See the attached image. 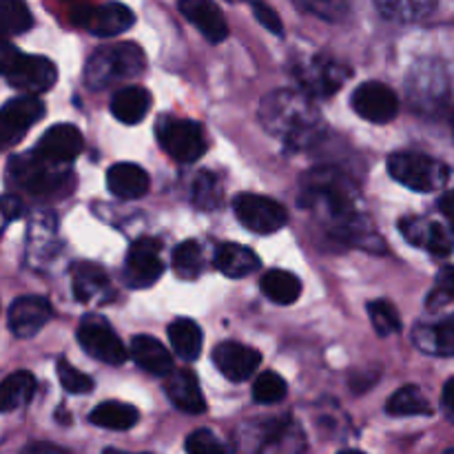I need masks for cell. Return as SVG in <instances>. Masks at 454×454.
Wrapping results in <instances>:
<instances>
[{"label":"cell","mask_w":454,"mask_h":454,"mask_svg":"<svg viewBox=\"0 0 454 454\" xmlns=\"http://www.w3.org/2000/svg\"><path fill=\"white\" fill-rule=\"evenodd\" d=\"M439 211L454 226V191H448V193L442 195V200H439Z\"/></svg>","instance_id":"45"},{"label":"cell","mask_w":454,"mask_h":454,"mask_svg":"<svg viewBox=\"0 0 454 454\" xmlns=\"http://www.w3.org/2000/svg\"><path fill=\"white\" fill-rule=\"evenodd\" d=\"M186 452L191 454H222L226 452V446L220 442V439L215 437V434L211 433V430L207 428H200L195 430V433H191L189 437H186V443H184Z\"/></svg>","instance_id":"40"},{"label":"cell","mask_w":454,"mask_h":454,"mask_svg":"<svg viewBox=\"0 0 454 454\" xmlns=\"http://www.w3.org/2000/svg\"><path fill=\"white\" fill-rule=\"evenodd\" d=\"M162 244L153 238H140L131 244L124 262V282L131 288H149L162 278Z\"/></svg>","instance_id":"10"},{"label":"cell","mask_w":454,"mask_h":454,"mask_svg":"<svg viewBox=\"0 0 454 454\" xmlns=\"http://www.w3.org/2000/svg\"><path fill=\"white\" fill-rule=\"evenodd\" d=\"M388 171L393 180L417 193H433L443 189L450 180V168L426 153L399 151L388 158Z\"/></svg>","instance_id":"4"},{"label":"cell","mask_w":454,"mask_h":454,"mask_svg":"<svg viewBox=\"0 0 454 454\" xmlns=\"http://www.w3.org/2000/svg\"><path fill=\"white\" fill-rule=\"evenodd\" d=\"M251 9H253V16H255V20L260 22L264 29H269L270 34L275 35H282L284 34V22L282 18L278 16V12H275L270 4H266L264 0H253L251 3Z\"/></svg>","instance_id":"41"},{"label":"cell","mask_w":454,"mask_h":454,"mask_svg":"<svg viewBox=\"0 0 454 454\" xmlns=\"http://www.w3.org/2000/svg\"><path fill=\"white\" fill-rule=\"evenodd\" d=\"M44 105L34 93H22L7 105L0 106V151L13 149L25 137V133L40 122Z\"/></svg>","instance_id":"9"},{"label":"cell","mask_w":454,"mask_h":454,"mask_svg":"<svg viewBox=\"0 0 454 454\" xmlns=\"http://www.w3.org/2000/svg\"><path fill=\"white\" fill-rule=\"evenodd\" d=\"M106 186L111 193L120 200H137L146 195L149 191L151 180L146 171L137 164L131 162H120L106 171Z\"/></svg>","instance_id":"22"},{"label":"cell","mask_w":454,"mask_h":454,"mask_svg":"<svg viewBox=\"0 0 454 454\" xmlns=\"http://www.w3.org/2000/svg\"><path fill=\"white\" fill-rule=\"evenodd\" d=\"M355 114L368 122L384 124L390 122L399 114V98L390 87L381 82H364L353 93Z\"/></svg>","instance_id":"13"},{"label":"cell","mask_w":454,"mask_h":454,"mask_svg":"<svg viewBox=\"0 0 454 454\" xmlns=\"http://www.w3.org/2000/svg\"><path fill=\"white\" fill-rule=\"evenodd\" d=\"M450 301H454V266H443L439 270L434 288L428 295V309H443Z\"/></svg>","instance_id":"39"},{"label":"cell","mask_w":454,"mask_h":454,"mask_svg":"<svg viewBox=\"0 0 454 454\" xmlns=\"http://www.w3.org/2000/svg\"><path fill=\"white\" fill-rule=\"evenodd\" d=\"M34 25L29 7L25 0H0V38H13Z\"/></svg>","instance_id":"30"},{"label":"cell","mask_w":454,"mask_h":454,"mask_svg":"<svg viewBox=\"0 0 454 454\" xmlns=\"http://www.w3.org/2000/svg\"><path fill=\"white\" fill-rule=\"evenodd\" d=\"M452 131H454V115H452Z\"/></svg>","instance_id":"48"},{"label":"cell","mask_w":454,"mask_h":454,"mask_svg":"<svg viewBox=\"0 0 454 454\" xmlns=\"http://www.w3.org/2000/svg\"><path fill=\"white\" fill-rule=\"evenodd\" d=\"M260 120L269 133L291 149L313 146L324 133V120L309 93L278 89L260 105Z\"/></svg>","instance_id":"1"},{"label":"cell","mask_w":454,"mask_h":454,"mask_svg":"<svg viewBox=\"0 0 454 454\" xmlns=\"http://www.w3.org/2000/svg\"><path fill=\"white\" fill-rule=\"evenodd\" d=\"M260 286L264 295L279 306L295 304L301 295V279L295 273H291V270H269L262 278Z\"/></svg>","instance_id":"27"},{"label":"cell","mask_w":454,"mask_h":454,"mask_svg":"<svg viewBox=\"0 0 454 454\" xmlns=\"http://www.w3.org/2000/svg\"><path fill=\"white\" fill-rule=\"evenodd\" d=\"M140 419L136 406L122 402H105L91 412V424L105 430H131Z\"/></svg>","instance_id":"29"},{"label":"cell","mask_w":454,"mask_h":454,"mask_svg":"<svg viewBox=\"0 0 454 454\" xmlns=\"http://www.w3.org/2000/svg\"><path fill=\"white\" fill-rule=\"evenodd\" d=\"M368 315H371L372 328H375L381 337L395 335V333L402 331V319H399L397 309H395L388 300L371 301V304H368Z\"/></svg>","instance_id":"35"},{"label":"cell","mask_w":454,"mask_h":454,"mask_svg":"<svg viewBox=\"0 0 454 454\" xmlns=\"http://www.w3.org/2000/svg\"><path fill=\"white\" fill-rule=\"evenodd\" d=\"M168 380L164 384L167 397L177 411L186 412V415H202L207 411V402H204L202 388L198 384V377L191 371H177L168 372Z\"/></svg>","instance_id":"19"},{"label":"cell","mask_w":454,"mask_h":454,"mask_svg":"<svg viewBox=\"0 0 454 454\" xmlns=\"http://www.w3.org/2000/svg\"><path fill=\"white\" fill-rule=\"evenodd\" d=\"M78 341L84 353H89L98 362L109 364V366H122L129 357L122 340L115 335L111 324L100 315H87L80 322Z\"/></svg>","instance_id":"8"},{"label":"cell","mask_w":454,"mask_h":454,"mask_svg":"<svg viewBox=\"0 0 454 454\" xmlns=\"http://www.w3.org/2000/svg\"><path fill=\"white\" fill-rule=\"evenodd\" d=\"M58 377H60V384L67 393L71 395H84L93 390V380L84 372H80L78 368L71 366L69 362L60 359L58 362Z\"/></svg>","instance_id":"38"},{"label":"cell","mask_w":454,"mask_h":454,"mask_svg":"<svg viewBox=\"0 0 454 454\" xmlns=\"http://www.w3.org/2000/svg\"><path fill=\"white\" fill-rule=\"evenodd\" d=\"M180 12L208 43H222L229 35V22L213 0H180Z\"/></svg>","instance_id":"18"},{"label":"cell","mask_w":454,"mask_h":454,"mask_svg":"<svg viewBox=\"0 0 454 454\" xmlns=\"http://www.w3.org/2000/svg\"><path fill=\"white\" fill-rule=\"evenodd\" d=\"M213 262H215V269L231 279L248 278V275L257 273L262 269V260L257 257L255 251L233 242L217 247Z\"/></svg>","instance_id":"21"},{"label":"cell","mask_w":454,"mask_h":454,"mask_svg":"<svg viewBox=\"0 0 454 454\" xmlns=\"http://www.w3.org/2000/svg\"><path fill=\"white\" fill-rule=\"evenodd\" d=\"M51 319V304L44 297L38 295H22L13 300L9 306L7 324L9 331L20 340H29V337L38 335L40 328Z\"/></svg>","instance_id":"15"},{"label":"cell","mask_w":454,"mask_h":454,"mask_svg":"<svg viewBox=\"0 0 454 454\" xmlns=\"http://www.w3.org/2000/svg\"><path fill=\"white\" fill-rule=\"evenodd\" d=\"M35 393V377L27 371L12 372L0 381V412H13L31 402Z\"/></svg>","instance_id":"26"},{"label":"cell","mask_w":454,"mask_h":454,"mask_svg":"<svg viewBox=\"0 0 454 454\" xmlns=\"http://www.w3.org/2000/svg\"><path fill=\"white\" fill-rule=\"evenodd\" d=\"M131 353L133 362L142 368L145 372L155 377H167L173 371V357L158 340L149 335H137L131 340Z\"/></svg>","instance_id":"23"},{"label":"cell","mask_w":454,"mask_h":454,"mask_svg":"<svg viewBox=\"0 0 454 454\" xmlns=\"http://www.w3.org/2000/svg\"><path fill=\"white\" fill-rule=\"evenodd\" d=\"M412 340L424 353L454 357V315L433 324V326H417Z\"/></svg>","instance_id":"25"},{"label":"cell","mask_w":454,"mask_h":454,"mask_svg":"<svg viewBox=\"0 0 454 454\" xmlns=\"http://www.w3.org/2000/svg\"><path fill=\"white\" fill-rule=\"evenodd\" d=\"M193 202L200 208L208 211V208H217L224 198V191H222V180L211 171H204L195 177L193 182V193H191Z\"/></svg>","instance_id":"34"},{"label":"cell","mask_w":454,"mask_h":454,"mask_svg":"<svg viewBox=\"0 0 454 454\" xmlns=\"http://www.w3.org/2000/svg\"><path fill=\"white\" fill-rule=\"evenodd\" d=\"M151 93L145 87H124L111 98V114L122 124H137L151 111Z\"/></svg>","instance_id":"24"},{"label":"cell","mask_w":454,"mask_h":454,"mask_svg":"<svg viewBox=\"0 0 454 454\" xmlns=\"http://www.w3.org/2000/svg\"><path fill=\"white\" fill-rule=\"evenodd\" d=\"M82 146L84 140L78 127H74V124H56V127L44 131V136L35 145L34 153L38 158L47 160V162L58 164V167H67L82 153Z\"/></svg>","instance_id":"14"},{"label":"cell","mask_w":454,"mask_h":454,"mask_svg":"<svg viewBox=\"0 0 454 454\" xmlns=\"http://www.w3.org/2000/svg\"><path fill=\"white\" fill-rule=\"evenodd\" d=\"M13 89L22 93H38L49 91L58 80V69L49 58L44 56H29V53H20L9 74L4 75Z\"/></svg>","instance_id":"12"},{"label":"cell","mask_w":454,"mask_h":454,"mask_svg":"<svg viewBox=\"0 0 454 454\" xmlns=\"http://www.w3.org/2000/svg\"><path fill=\"white\" fill-rule=\"evenodd\" d=\"M353 69L331 56H313L295 67L300 89L310 98H328L344 87Z\"/></svg>","instance_id":"6"},{"label":"cell","mask_w":454,"mask_h":454,"mask_svg":"<svg viewBox=\"0 0 454 454\" xmlns=\"http://www.w3.org/2000/svg\"><path fill=\"white\" fill-rule=\"evenodd\" d=\"M386 411L395 417H415V415H433L428 397L421 393L417 386H403L390 397Z\"/></svg>","instance_id":"31"},{"label":"cell","mask_w":454,"mask_h":454,"mask_svg":"<svg viewBox=\"0 0 454 454\" xmlns=\"http://www.w3.org/2000/svg\"><path fill=\"white\" fill-rule=\"evenodd\" d=\"M27 450H31V452H35V450H47V452H62L60 448L47 446V443H44V446H29V448H27Z\"/></svg>","instance_id":"46"},{"label":"cell","mask_w":454,"mask_h":454,"mask_svg":"<svg viewBox=\"0 0 454 454\" xmlns=\"http://www.w3.org/2000/svg\"><path fill=\"white\" fill-rule=\"evenodd\" d=\"M286 381L278 372H262L255 380V384H253V399L257 403H279L286 397Z\"/></svg>","instance_id":"36"},{"label":"cell","mask_w":454,"mask_h":454,"mask_svg":"<svg viewBox=\"0 0 454 454\" xmlns=\"http://www.w3.org/2000/svg\"><path fill=\"white\" fill-rule=\"evenodd\" d=\"M168 341H171L173 350L184 362H195L202 353V331L193 319L180 317L168 326Z\"/></svg>","instance_id":"28"},{"label":"cell","mask_w":454,"mask_h":454,"mask_svg":"<svg viewBox=\"0 0 454 454\" xmlns=\"http://www.w3.org/2000/svg\"><path fill=\"white\" fill-rule=\"evenodd\" d=\"M25 204L18 195H0V235L9 229V224L22 217Z\"/></svg>","instance_id":"42"},{"label":"cell","mask_w":454,"mask_h":454,"mask_svg":"<svg viewBox=\"0 0 454 454\" xmlns=\"http://www.w3.org/2000/svg\"><path fill=\"white\" fill-rule=\"evenodd\" d=\"M235 217L257 235H270L284 229L288 222V213L278 200L257 193H239L233 200Z\"/></svg>","instance_id":"7"},{"label":"cell","mask_w":454,"mask_h":454,"mask_svg":"<svg viewBox=\"0 0 454 454\" xmlns=\"http://www.w3.org/2000/svg\"><path fill=\"white\" fill-rule=\"evenodd\" d=\"M442 403H443V411H446L448 419H450L454 424V377H452V380H448L446 386H443Z\"/></svg>","instance_id":"44"},{"label":"cell","mask_w":454,"mask_h":454,"mask_svg":"<svg viewBox=\"0 0 454 454\" xmlns=\"http://www.w3.org/2000/svg\"><path fill=\"white\" fill-rule=\"evenodd\" d=\"M7 177L12 184L31 195H56L67 191L71 173L65 171V167L47 162L29 151V153L13 155L9 160Z\"/></svg>","instance_id":"3"},{"label":"cell","mask_w":454,"mask_h":454,"mask_svg":"<svg viewBox=\"0 0 454 454\" xmlns=\"http://www.w3.org/2000/svg\"><path fill=\"white\" fill-rule=\"evenodd\" d=\"M74 295L80 304H102L111 295L109 275L98 264H75L71 270Z\"/></svg>","instance_id":"20"},{"label":"cell","mask_w":454,"mask_h":454,"mask_svg":"<svg viewBox=\"0 0 454 454\" xmlns=\"http://www.w3.org/2000/svg\"><path fill=\"white\" fill-rule=\"evenodd\" d=\"M155 136H158L160 146L177 162H195L207 151V133L202 124L195 120L162 115L155 124Z\"/></svg>","instance_id":"5"},{"label":"cell","mask_w":454,"mask_h":454,"mask_svg":"<svg viewBox=\"0 0 454 454\" xmlns=\"http://www.w3.org/2000/svg\"><path fill=\"white\" fill-rule=\"evenodd\" d=\"M62 3H82V0H62Z\"/></svg>","instance_id":"47"},{"label":"cell","mask_w":454,"mask_h":454,"mask_svg":"<svg viewBox=\"0 0 454 454\" xmlns=\"http://www.w3.org/2000/svg\"><path fill=\"white\" fill-rule=\"evenodd\" d=\"M146 56L140 44L120 43L111 47H102L89 58L84 67V82L93 91L111 87L118 80L133 78L145 69Z\"/></svg>","instance_id":"2"},{"label":"cell","mask_w":454,"mask_h":454,"mask_svg":"<svg viewBox=\"0 0 454 454\" xmlns=\"http://www.w3.org/2000/svg\"><path fill=\"white\" fill-rule=\"evenodd\" d=\"M71 20L98 38H114V35L124 34L136 25V16L122 3H105L98 4V7L75 9Z\"/></svg>","instance_id":"11"},{"label":"cell","mask_w":454,"mask_h":454,"mask_svg":"<svg viewBox=\"0 0 454 454\" xmlns=\"http://www.w3.org/2000/svg\"><path fill=\"white\" fill-rule=\"evenodd\" d=\"M295 4L326 22H340L348 13V0H295Z\"/></svg>","instance_id":"37"},{"label":"cell","mask_w":454,"mask_h":454,"mask_svg":"<svg viewBox=\"0 0 454 454\" xmlns=\"http://www.w3.org/2000/svg\"><path fill=\"white\" fill-rule=\"evenodd\" d=\"M22 51H18L9 38H0V75H7L9 69L13 67V62L20 58Z\"/></svg>","instance_id":"43"},{"label":"cell","mask_w":454,"mask_h":454,"mask_svg":"<svg viewBox=\"0 0 454 454\" xmlns=\"http://www.w3.org/2000/svg\"><path fill=\"white\" fill-rule=\"evenodd\" d=\"M399 229L412 247H419L439 257H446L452 253L454 244L450 233L437 222L426 220V217H406V220H402Z\"/></svg>","instance_id":"17"},{"label":"cell","mask_w":454,"mask_h":454,"mask_svg":"<svg viewBox=\"0 0 454 454\" xmlns=\"http://www.w3.org/2000/svg\"><path fill=\"white\" fill-rule=\"evenodd\" d=\"M213 364L231 381H244L260 368L262 355L239 341H224L213 350Z\"/></svg>","instance_id":"16"},{"label":"cell","mask_w":454,"mask_h":454,"mask_svg":"<svg viewBox=\"0 0 454 454\" xmlns=\"http://www.w3.org/2000/svg\"><path fill=\"white\" fill-rule=\"evenodd\" d=\"M434 3H437V0H375L381 16L402 22L421 20V18H426L428 13H433Z\"/></svg>","instance_id":"33"},{"label":"cell","mask_w":454,"mask_h":454,"mask_svg":"<svg viewBox=\"0 0 454 454\" xmlns=\"http://www.w3.org/2000/svg\"><path fill=\"white\" fill-rule=\"evenodd\" d=\"M204 248L195 239H186L173 251V270L180 279H198L204 273Z\"/></svg>","instance_id":"32"}]
</instances>
